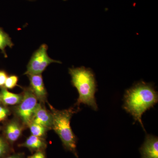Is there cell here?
<instances>
[{"instance_id":"1","label":"cell","mask_w":158,"mask_h":158,"mask_svg":"<svg viewBox=\"0 0 158 158\" xmlns=\"http://www.w3.org/2000/svg\"><path fill=\"white\" fill-rule=\"evenodd\" d=\"M123 108L144 130L141 117L158 101L157 92L152 84L140 82L128 89L124 95Z\"/></svg>"},{"instance_id":"2","label":"cell","mask_w":158,"mask_h":158,"mask_svg":"<svg viewBox=\"0 0 158 158\" xmlns=\"http://www.w3.org/2000/svg\"><path fill=\"white\" fill-rule=\"evenodd\" d=\"M69 73L71 77V83L79 93L77 104L88 105L93 110H98L95 94L97 91V83L92 70L81 66L69 69Z\"/></svg>"},{"instance_id":"3","label":"cell","mask_w":158,"mask_h":158,"mask_svg":"<svg viewBox=\"0 0 158 158\" xmlns=\"http://www.w3.org/2000/svg\"><path fill=\"white\" fill-rule=\"evenodd\" d=\"M51 107L52 124V129L59 136L64 148L78 158L77 152V138L70 126L72 116L76 111L73 108L58 110Z\"/></svg>"},{"instance_id":"4","label":"cell","mask_w":158,"mask_h":158,"mask_svg":"<svg viewBox=\"0 0 158 158\" xmlns=\"http://www.w3.org/2000/svg\"><path fill=\"white\" fill-rule=\"evenodd\" d=\"M48 50V46L43 44L33 53L27 65V71L24 74H41L52 63H62L60 61L49 56Z\"/></svg>"},{"instance_id":"5","label":"cell","mask_w":158,"mask_h":158,"mask_svg":"<svg viewBox=\"0 0 158 158\" xmlns=\"http://www.w3.org/2000/svg\"><path fill=\"white\" fill-rule=\"evenodd\" d=\"M37 104V99L30 88H24L22 98L16 108L15 113L26 125L31 123Z\"/></svg>"},{"instance_id":"6","label":"cell","mask_w":158,"mask_h":158,"mask_svg":"<svg viewBox=\"0 0 158 158\" xmlns=\"http://www.w3.org/2000/svg\"><path fill=\"white\" fill-rule=\"evenodd\" d=\"M30 82V89L37 98L42 102L46 101L47 92L44 86L41 74L28 75Z\"/></svg>"},{"instance_id":"7","label":"cell","mask_w":158,"mask_h":158,"mask_svg":"<svg viewBox=\"0 0 158 158\" xmlns=\"http://www.w3.org/2000/svg\"><path fill=\"white\" fill-rule=\"evenodd\" d=\"M141 158H158L157 137L148 135L145 141L140 148Z\"/></svg>"},{"instance_id":"8","label":"cell","mask_w":158,"mask_h":158,"mask_svg":"<svg viewBox=\"0 0 158 158\" xmlns=\"http://www.w3.org/2000/svg\"><path fill=\"white\" fill-rule=\"evenodd\" d=\"M31 122L40 125L48 129H52V118L51 113L38 103L34 111Z\"/></svg>"},{"instance_id":"9","label":"cell","mask_w":158,"mask_h":158,"mask_svg":"<svg viewBox=\"0 0 158 158\" xmlns=\"http://www.w3.org/2000/svg\"><path fill=\"white\" fill-rule=\"evenodd\" d=\"M19 147H25L31 152L44 151L47 148V143L43 138L31 135L23 143L19 144Z\"/></svg>"},{"instance_id":"10","label":"cell","mask_w":158,"mask_h":158,"mask_svg":"<svg viewBox=\"0 0 158 158\" xmlns=\"http://www.w3.org/2000/svg\"><path fill=\"white\" fill-rule=\"evenodd\" d=\"M22 130V127L18 122L15 120L11 121L6 126V138L9 142L14 143L20 137Z\"/></svg>"},{"instance_id":"11","label":"cell","mask_w":158,"mask_h":158,"mask_svg":"<svg viewBox=\"0 0 158 158\" xmlns=\"http://www.w3.org/2000/svg\"><path fill=\"white\" fill-rule=\"evenodd\" d=\"M0 98L5 105L13 106L20 102L22 95L11 93L5 88H2L0 92Z\"/></svg>"},{"instance_id":"12","label":"cell","mask_w":158,"mask_h":158,"mask_svg":"<svg viewBox=\"0 0 158 158\" xmlns=\"http://www.w3.org/2000/svg\"><path fill=\"white\" fill-rule=\"evenodd\" d=\"M14 44L9 34L0 27V51L4 55L5 58L8 57L6 49L7 47L12 48Z\"/></svg>"},{"instance_id":"13","label":"cell","mask_w":158,"mask_h":158,"mask_svg":"<svg viewBox=\"0 0 158 158\" xmlns=\"http://www.w3.org/2000/svg\"><path fill=\"white\" fill-rule=\"evenodd\" d=\"M32 135L43 138L48 129L40 125L31 122L28 126Z\"/></svg>"},{"instance_id":"14","label":"cell","mask_w":158,"mask_h":158,"mask_svg":"<svg viewBox=\"0 0 158 158\" xmlns=\"http://www.w3.org/2000/svg\"><path fill=\"white\" fill-rule=\"evenodd\" d=\"M19 77L17 76L12 75L8 76L5 83V88L6 89H12L17 86Z\"/></svg>"},{"instance_id":"15","label":"cell","mask_w":158,"mask_h":158,"mask_svg":"<svg viewBox=\"0 0 158 158\" xmlns=\"http://www.w3.org/2000/svg\"><path fill=\"white\" fill-rule=\"evenodd\" d=\"M9 150V146L8 143L2 138L0 137V158L7 153Z\"/></svg>"},{"instance_id":"16","label":"cell","mask_w":158,"mask_h":158,"mask_svg":"<svg viewBox=\"0 0 158 158\" xmlns=\"http://www.w3.org/2000/svg\"><path fill=\"white\" fill-rule=\"evenodd\" d=\"M8 76L5 71L0 70V87L3 88L5 86V83Z\"/></svg>"},{"instance_id":"17","label":"cell","mask_w":158,"mask_h":158,"mask_svg":"<svg viewBox=\"0 0 158 158\" xmlns=\"http://www.w3.org/2000/svg\"><path fill=\"white\" fill-rule=\"evenodd\" d=\"M8 109L3 107L0 106V121L4 120L9 114Z\"/></svg>"},{"instance_id":"18","label":"cell","mask_w":158,"mask_h":158,"mask_svg":"<svg viewBox=\"0 0 158 158\" xmlns=\"http://www.w3.org/2000/svg\"><path fill=\"white\" fill-rule=\"evenodd\" d=\"M27 158H46L44 151L35 152L32 155L29 156Z\"/></svg>"},{"instance_id":"19","label":"cell","mask_w":158,"mask_h":158,"mask_svg":"<svg viewBox=\"0 0 158 158\" xmlns=\"http://www.w3.org/2000/svg\"><path fill=\"white\" fill-rule=\"evenodd\" d=\"M6 158H24V157L22 153H17L9 156Z\"/></svg>"},{"instance_id":"20","label":"cell","mask_w":158,"mask_h":158,"mask_svg":"<svg viewBox=\"0 0 158 158\" xmlns=\"http://www.w3.org/2000/svg\"><path fill=\"white\" fill-rule=\"evenodd\" d=\"M28 1H34V0H28Z\"/></svg>"},{"instance_id":"21","label":"cell","mask_w":158,"mask_h":158,"mask_svg":"<svg viewBox=\"0 0 158 158\" xmlns=\"http://www.w3.org/2000/svg\"><path fill=\"white\" fill-rule=\"evenodd\" d=\"M2 102V101H1V98H0V102Z\"/></svg>"},{"instance_id":"22","label":"cell","mask_w":158,"mask_h":158,"mask_svg":"<svg viewBox=\"0 0 158 158\" xmlns=\"http://www.w3.org/2000/svg\"><path fill=\"white\" fill-rule=\"evenodd\" d=\"M64 1H66V0H64Z\"/></svg>"}]
</instances>
